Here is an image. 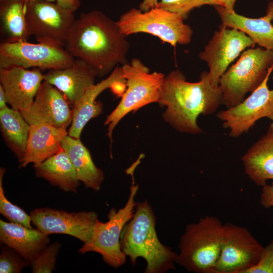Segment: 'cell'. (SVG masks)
<instances>
[{"mask_svg":"<svg viewBox=\"0 0 273 273\" xmlns=\"http://www.w3.org/2000/svg\"><path fill=\"white\" fill-rule=\"evenodd\" d=\"M21 1H24L25 2H29L33 1V0H21Z\"/></svg>","mask_w":273,"mask_h":273,"instance_id":"f35d334b","label":"cell"},{"mask_svg":"<svg viewBox=\"0 0 273 273\" xmlns=\"http://www.w3.org/2000/svg\"><path fill=\"white\" fill-rule=\"evenodd\" d=\"M81 0H56L60 6L74 12L80 6Z\"/></svg>","mask_w":273,"mask_h":273,"instance_id":"d6a6232c","label":"cell"},{"mask_svg":"<svg viewBox=\"0 0 273 273\" xmlns=\"http://www.w3.org/2000/svg\"><path fill=\"white\" fill-rule=\"evenodd\" d=\"M45 1H49V2H56V0H45Z\"/></svg>","mask_w":273,"mask_h":273,"instance_id":"74e56055","label":"cell"},{"mask_svg":"<svg viewBox=\"0 0 273 273\" xmlns=\"http://www.w3.org/2000/svg\"><path fill=\"white\" fill-rule=\"evenodd\" d=\"M8 104L4 89L0 85V110L3 109L7 106Z\"/></svg>","mask_w":273,"mask_h":273,"instance_id":"d590c367","label":"cell"},{"mask_svg":"<svg viewBox=\"0 0 273 273\" xmlns=\"http://www.w3.org/2000/svg\"><path fill=\"white\" fill-rule=\"evenodd\" d=\"M243 273H273V241L263 247L258 262Z\"/></svg>","mask_w":273,"mask_h":273,"instance_id":"4dcf8cb0","label":"cell"},{"mask_svg":"<svg viewBox=\"0 0 273 273\" xmlns=\"http://www.w3.org/2000/svg\"><path fill=\"white\" fill-rule=\"evenodd\" d=\"M263 248L246 228L224 224L220 253L213 273H243L258 262Z\"/></svg>","mask_w":273,"mask_h":273,"instance_id":"8fae6325","label":"cell"},{"mask_svg":"<svg viewBox=\"0 0 273 273\" xmlns=\"http://www.w3.org/2000/svg\"><path fill=\"white\" fill-rule=\"evenodd\" d=\"M272 71L273 65L269 68L262 83L246 99L217 113L223 128L230 129V136L236 138L247 132L260 118L273 120V89H269L267 84Z\"/></svg>","mask_w":273,"mask_h":273,"instance_id":"4fadbf2b","label":"cell"},{"mask_svg":"<svg viewBox=\"0 0 273 273\" xmlns=\"http://www.w3.org/2000/svg\"><path fill=\"white\" fill-rule=\"evenodd\" d=\"M246 173L257 186H264L273 180V136L267 133L242 158Z\"/></svg>","mask_w":273,"mask_h":273,"instance_id":"603a6c76","label":"cell"},{"mask_svg":"<svg viewBox=\"0 0 273 273\" xmlns=\"http://www.w3.org/2000/svg\"><path fill=\"white\" fill-rule=\"evenodd\" d=\"M272 65V50L258 47L243 51L220 78L221 104L229 108L241 103L246 94L253 92L262 83Z\"/></svg>","mask_w":273,"mask_h":273,"instance_id":"8992f818","label":"cell"},{"mask_svg":"<svg viewBox=\"0 0 273 273\" xmlns=\"http://www.w3.org/2000/svg\"><path fill=\"white\" fill-rule=\"evenodd\" d=\"M272 25H273V23H272Z\"/></svg>","mask_w":273,"mask_h":273,"instance_id":"ab89813d","label":"cell"},{"mask_svg":"<svg viewBox=\"0 0 273 273\" xmlns=\"http://www.w3.org/2000/svg\"><path fill=\"white\" fill-rule=\"evenodd\" d=\"M30 265L18 252L7 246L0 254L1 273H20Z\"/></svg>","mask_w":273,"mask_h":273,"instance_id":"f546056e","label":"cell"},{"mask_svg":"<svg viewBox=\"0 0 273 273\" xmlns=\"http://www.w3.org/2000/svg\"><path fill=\"white\" fill-rule=\"evenodd\" d=\"M0 127L6 145L20 161L26 152L30 124L19 110L7 107L0 110Z\"/></svg>","mask_w":273,"mask_h":273,"instance_id":"d4e9b609","label":"cell"},{"mask_svg":"<svg viewBox=\"0 0 273 273\" xmlns=\"http://www.w3.org/2000/svg\"><path fill=\"white\" fill-rule=\"evenodd\" d=\"M222 98L219 86L210 84L208 72H202L199 81L191 82L176 69L165 76L158 103L166 108L162 115L165 122L180 132L198 134L203 132L197 122L198 116L215 112Z\"/></svg>","mask_w":273,"mask_h":273,"instance_id":"7a4b0ae2","label":"cell"},{"mask_svg":"<svg viewBox=\"0 0 273 273\" xmlns=\"http://www.w3.org/2000/svg\"><path fill=\"white\" fill-rule=\"evenodd\" d=\"M223 228L213 216L187 225L180 238L176 263L189 272L213 273L220 253Z\"/></svg>","mask_w":273,"mask_h":273,"instance_id":"277c9868","label":"cell"},{"mask_svg":"<svg viewBox=\"0 0 273 273\" xmlns=\"http://www.w3.org/2000/svg\"><path fill=\"white\" fill-rule=\"evenodd\" d=\"M97 76V72L90 65L80 59L75 58L68 67L48 70L44 74V81L61 91L74 107L95 84Z\"/></svg>","mask_w":273,"mask_h":273,"instance_id":"ac0fdd59","label":"cell"},{"mask_svg":"<svg viewBox=\"0 0 273 273\" xmlns=\"http://www.w3.org/2000/svg\"><path fill=\"white\" fill-rule=\"evenodd\" d=\"M260 197V203L265 208L273 206V181L270 185H265L262 187Z\"/></svg>","mask_w":273,"mask_h":273,"instance_id":"1f68e13d","label":"cell"},{"mask_svg":"<svg viewBox=\"0 0 273 273\" xmlns=\"http://www.w3.org/2000/svg\"><path fill=\"white\" fill-rule=\"evenodd\" d=\"M182 17L155 6L147 11L132 8L122 14L116 21L125 36L145 33L157 37L163 43L175 47L191 41L193 31Z\"/></svg>","mask_w":273,"mask_h":273,"instance_id":"52a82bcc","label":"cell"},{"mask_svg":"<svg viewBox=\"0 0 273 273\" xmlns=\"http://www.w3.org/2000/svg\"><path fill=\"white\" fill-rule=\"evenodd\" d=\"M214 7L221 24L244 32L259 47L273 51V1L268 3L265 15L258 18L240 15L234 9L220 6Z\"/></svg>","mask_w":273,"mask_h":273,"instance_id":"d6986e66","label":"cell"},{"mask_svg":"<svg viewBox=\"0 0 273 273\" xmlns=\"http://www.w3.org/2000/svg\"><path fill=\"white\" fill-rule=\"evenodd\" d=\"M26 2L1 0L0 17L4 32L9 41H27L30 36L25 18Z\"/></svg>","mask_w":273,"mask_h":273,"instance_id":"484cf974","label":"cell"},{"mask_svg":"<svg viewBox=\"0 0 273 273\" xmlns=\"http://www.w3.org/2000/svg\"><path fill=\"white\" fill-rule=\"evenodd\" d=\"M159 0H143L139 6V9L142 11H147L157 5Z\"/></svg>","mask_w":273,"mask_h":273,"instance_id":"836d02e7","label":"cell"},{"mask_svg":"<svg viewBox=\"0 0 273 273\" xmlns=\"http://www.w3.org/2000/svg\"><path fill=\"white\" fill-rule=\"evenodd\" d=\"M34 168L37 177L64 192L76 193L80 186L76 170L63 149Z\"/></svg>","mask_w":273,"mask_h":273,"instance_id":"cb8c5ba5","label":"cell"},{"mask_svg":"<svg viewBox=\"0 0 273 273\" xmlns=\"http://www.w3.org/2000/svg\"><path fill=\"white\" fill-rule=\"evenodd\" d=\"M121 67L126 80V88L119 104L104 122L108 126L107 135L111 144L114 129L125 115L146 105L158 102L165 76L161 72H150L149 68L138 58L132 59Z\"/></svg>","mask_w":273,"mask_h":273,"instance_id":"5b68a950","label":"cell"},{"mask_svg":"<svg viewBox=\"0 0 273 273\" xmlns=\"http://www.w3.org/2000/svg\"><path fill=\"white\" fill-rule=\"evenodd\" d=\"M62 147L68 155L79 180L86 188L99 191L104 179V173L95 165L89 151L80 138H74L68 134L63 139Z\"/></svg>","mask_w":273,"mask_h":273,"instance_id":"7402d4cb","label":"cell"},{"mask_svg":"<svg viewBox=\"0 0 273 273\" xmlns=\"http://www.w3.org/2000/svg\"><path fill=\"white\" fill-rule=\"evenodd\" d=\"M68 134L67 129L46 124H30L26 152L19 161L20 167L29 163L35 167L61 151L62 141Z\"/></svg>","mask_w":273,"mask_h":273,"instance_id":"ffe728a7","label":"cell"},{"mask_svg":"<svg viewBox=\"0 0 273 273\" xmlns=\"http://www.w3.org/2000/svg\"><path fill=\"white\" fill-rule=\"evenodd\" d=\"M130 173L132 182L125 206L117 211L111 209L107 222H103L98 218L90 238L79 249V252L82 254L89 252L100 254L103 261L114 268L121 266L126 262V256L121 248L120 237L125 225L133 216L136 205L134 198L139 186L134 184L133 169H130Z\"/></svg>","mask_w":273,"mask_h":273,"instance_id":"ba28073f","label":"cell"},{"mask_svg":"<svg viewBox=\"0 0 273 273\" xmlns=\"http://www.w3.org/2000/svg\"><path fill=\"white\" fill-rule=\"evenodd\" d=\"M6 169H0V213L10 222L31 228V219L30 215L23 209L13 204L6 197L3 186V179Z\"/></svg>","mask_w":273,"mask_h":273,"instance_id":"4316f807","label":"cell"},{"mask_svg":"<svg viewBox=\"0 0 273 273\" xmlns=\"http://www.w3.org/2000/svg\"><path fill=\"white\" fill-rule=\"evenodd\" d=\"M61 244L56 242L47 245L30 262L32 272L50 273L55 269Z\"/></svg>","mask_w":273,"mask_h":273,"instance_id":"83f0119b","label":"cell"},{"mask_svg":"<svg viewBox=\"0 0 273 273\" xmlns=\"http://www.w3.org/2000/svg\"><path fill=\"white\" fill-rule=\"evenodd\" d=\"M20 112L29 124H46L67 129L72 122L73 109L61 91L43 81L31 106Z\"/></svg>","mask_w":273,"mask_h":273,"instance_id":"9a60e30c","label":"cell"},{"mask_svg":"<svg viewBox=\"0 0 273 273\" xmlns=\"http://www.w3.org/2000/svg\"><path fill=\"white\" fill-rule=\"evenodd\" d=\"M218 6L223 7L230 10H234L236 0H216Z\"/></svg>","mask_w":273,"mask_h":273,"instance_id":"e575fe53","label":"cell"},{"mask_svg":"<svg viewBox=\"0 0 273 273\" xmlns=\"http://www.w3.org/2000/svg\"><path fill=\"white\" fill-rule=\"evenodd\" d=\"M0 240L28 262L50 242L48 236L37 229L0 220Z\"/></svg>","mask_w":273,"mask_h":273,"instance_id":"44dd1931","label":"cell"},{"mask_svg":"<svg viewBox=\"0 0 273 273\" xmlns=\"http://www.w3.org/2000/svg\"><path fill=\"white\" fill-rule=\"evenodd\" d=\"M156 220L147 200L138 202L133 216L125 225L120 237L121 250L133 266L139 257L146 260L145 273H164L175 268L177 253L159 241Z\"/></svg>","mask_w":273,"mask_h":273,"instance_id":"3957f363","label":"cell"},{"mask_svg":"<svg viewBox=\"0 0 273 273\" xmlns=\"http://www.w3.org/2000/svg\"><path fill=\"white\" fill-rule=\"evenodd\" d=\"M267 133L270 134L273 136V122L271 123L270 124V125L269 126Z\"/></svg>","mask_w":273,"mask_h":273,"instance_id":"8d00e7d4","label":"cell"},{"mask_svg":"<svg viewBox=\"0 0 273 273\" xmlns=\"http://www.w3.org/2000/svg\"><path fill=\"white\" fill-rule=\"evenodd\" d=\"M25 18L30 35L38 43L64 47L76 19L74 12L56 2H26Z\"/></svg>","mask_w":273,"mask_h":273,"instance_id":"9c48e42d","label":"cell"},{"mask_svg":"<svg viewBox=\"0 0 273 273\" xmlns=\"http://www.w3.org/2000/svg\"><path fill=\"white\" fill-rule=\"evenodd\" d=\"M74 59L63 47L27 41H6L0 44V69L19 67L49 70L68 67Z\"/></svg>","mask_w":273,"mask_h":273,"instance_id":"30bf717a","label":"cell"},{"mask_svg":"<svg viewBox=\"0 0 273 273\" xmlns=\"http://www.w3.org/2000/svg\"><path fill=\"white\" fill-rule=\"evenodd\" d=\"M111 88L117 95H121L126 88V80L121 66L117 67L105 79L94 84L85 93L79 102L73 107L72 122L68 135L80 138L83 128L92 118L97 117L103 111V104L96 101L103 91Z\"/></svg>","mask_w":273,"mask_h":273,"instance_id":"2e32d148","label":"cell"},{"mask_svg":"<svg viewBox=\"0 0 273 273\" xmlns=\"http://www.w3.org/2000/svg\"><path fill=\"white\" fill-rule=\"evenodd\" d=\"M43 81L44 74L38 68L29 70L12 67L0 69V85L8 104L20 111L31 106Z\"/></svg>","mask_w":273,"mask_h":273,"instance_id":"e0dca14e","label":"cell"},{"mask_svg":"<svg viewBox=\"0 0 273 273\" xmlns=\"http://www.w3.org/2000/svg\"><path fill=\"white\" fill-rule=\"evenodd\" d=\"M244 32L220 24L199 56L208 66V77L211 85L218 86L219 80L233 62L245 50L255 46Z\"/></svg>","mask_w":273,"mask_h":273,"instance_id":"7c38bea8","label":"cell"},{"mask_svg":"<svg viewBox=\"0 0 273 273\" xmlns=\"http://www.w3.org/2000/svg\"><path fill=\"white\" fill-rule=\"evenodd\" d=\"M116 22L99 10L81 13L64 47L74 58L90 65L98 77L127 62L130 44Z\"/></svg>","mask_w":273,"mask_h":273,"instance_id":"6da1fadb","label":"cell"},{"mask_svg":"<svg viewBox=\"0 0 273 273\" xmlns=\"http://www.w3.org/2000/svg\"><path fill=\"white\" fill-rule=\"evenodd\" d=\"M218 6L216 0H159L156 6L177 14L185 20L190 12L204 5Z\"/></svg>","mask_w":273,"mask_h":273,"instance_id":"f1b7e54d","label":"cell"},{"mask_svg":"<svg viewBox=\"0 0 273 273\" xmlns=\"http://www.w3.org/2000/svg\"><path fill=\"white\" fill-rule=\"evenodd\" d=\"M32 223L47 235L63 234L79 239L83 243L92 236L98 214L95 211L68 212L48 207L31 211Z\"/></svg>","mask_w":273,"mask_h":273,"instance_id":"5bb4252c","label":"cell"}]
</instances>
